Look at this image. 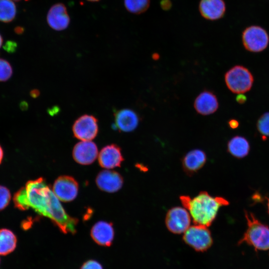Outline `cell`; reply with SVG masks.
<instances>
[{"label":"cell","mask_w":269,"mask_h":269,"mask_svg":"<svg viewBox=\"0 0 269 269\" xmlns=\"http://www.w3.org/2000/svg\"><path fill=\"white\" fill-rule=\"evenodd\" d=\"M13 202L15 207L19 210L31 208L39 215L49 218L65 234L76 233L78 219L66 213L52 189L42 177L27 182L15 193Z\"/></svg>","instance_id":"cell-1"},{"label":"cell","mask_w":269,"mask_h":269,"mask_svg":"<svg viewBox=\"0 0 269 269\" xmlns=\"http://www.w3.org/2000/svg\"><path fill=\"white\" fill-rule=\"evenodd\" d=\"M181 202L188 211L194 224L208 227L216 218L220 208L228 205L226 199L220 197H212L206 191L200 192L191 198L181 196Z\"/></svg>","instance_id":"cell-2"},{"label":"cell","mask_w":269,"mask_h":269,"mask_svg":"<svg viewBox=\"0 0 269 269\" xmlns=\"http://www.w3.org/2000/svg\"><path fill=\"white\" fill-rule=\"evenodd\" d=\"M247 228L239 244L246 243L259 250L269 249V227L253 214L245 212Z\"/></svg>","instance_id":"cell-3"},{"label":"cell","mask_w":269,"mask_h":269,"mask_svg":"<svg viewBox=\"0 0 269 269\" xmlns=\"http://www.w3.org/2000/svg\"><path fill=\"white\" fill-rule=\"evenodd\" d=\"M225 81L227 87L232 92L241 94L251 90L254 83V77L247 68L236 65L226 73Z\"/></svg>","instance_id":"cell-4"},{"label":"cell","mask_w":269,"mask_h":269,"mask_svg":"<svg viewBox=\"0 0 269 269\" xmlns=\"http://www.w3.org/2000/svg\"><path fill=\"white\" fill-rule=\"evenodd\" d=\"M183 240L190 247L198 252L207 250L213 244L211 234L207 227L195 224L184 233Z\"/></svg>","instance_id":"cell-5"},{"label":"cell","mask_w":269,"mask_h":269,"mask_svg":"<svg viewBox=\"0 0 269 269\" xmlns=\"http://www.w3.org/2000/svg\"><path fill=\"white\" fill-rule=\"evenodd\" d=\"M242 39L245 48L252 52L264 50L269 43V35L267 31L258 25L247 27L243 32Z\"/></svg>","instance_id":"cell-6"},{"label":"cell","mask_w":269,"mask_h":269,"mask_svg":"<svg viewBox=\"0 0 269 269\" xmlns=\"http://www.w3.org/2000/svg\"><path fill=\"white\" fill-rule=\"evenodd\" d=\"M191 218L185 208L173 207L166 213L165 225L168 230L174 234L184 233L190 227Z\"/></svg>","instance_id":"cell-7"},{"label":"cell","mask_w":269,"mask_h":269,"mask_svg":"<svg viewBox=\"0 0 269 269\" xmlns=\"http://www.w3.org/2000/svg\"><path fill=\"white\" fill-rule=\"evenodd\" d=\"M97 119L93 116L84 115L78 118L72 127L74 136L81 140H91L98 133Z\"/></svg>","instance_id":"cell-8"},{"label":"cell","mask_w":269,"mask_h":269,"mask_svg":"<svg viewBox=\"0 0 269 269\" xmlns=\"http://www.w3.org/2000/svg\"><path fill=\"white\" fill-rule=\"evenodd\" d=\"M79 186L77 181L72 176L62 175L54 181L52 190L59 200L70 202L77 197Z\"/></svg>","instance_id":"cell-9"},{"label":"cell","mask_w":269,"mask_h":269,"mask_svg":"<svg viewBox=\"0 0 269 269\" xmlns=\"http://www.w3.org/2000/svg\"><path fill=\"white\" fill-rule=\"evenodd\" d=\"M72 155L75 161L82 165L92 163L98 155L96 144L91 140H82L76 144Z\"/></svg>","instance_id":"cell-10"},{"label":"cell","mask_w":269,"mask_h":269,"mask_svg":"<svg viewBox=\"0 0 269 269\" xmlns=\"http://www.w3.org/2000/svg\"><path fill=\"white\" fill-rule=\"evenodd\" d=\"M96 183L100 190L113 193L122 188L124 180L119 173L107 169L103 170L98 173L96 178Z\"/></svg>","instance_id":"cell-11"},{"label":"cell","mask_w":269,"mask_h":269,"mask_svg":"<svg viewBox=\"0 0 269 269\" xmlns=\"http://www.w3.org/2000/svg\"><path fill=\"white\" fill-rule=\"evenodd\" d=\"M46 19L49 26L56 31L66 29L70 21L66 7L62 3L55 4L50 7Z\"/></svg>","instance_id":"cell-12"},{"label":"cell","mask_w":269,"mask_h":269,"mask_svg":"<svg viewBox=\"0 0 269 269\" xmlns=\"http://www.w3.org/2000/svg\"><path fill=\"white\" fill-rule=\"evenodd\" d=\"M90 235L93 240L98 245L110 247L115 236L113 224L106 221H99L91 228Z\"/></svg>","instance_id":"cell-13"},{"label":"cell","mask_w":269,"mask_h":269,"mask_svg":"<svg viewBox=\"0 0 269 269\" xmlns=\"http://www.w3.org/2000/svg\"><path fill=\"white\" fill-rule=\"evenodd\" d=\"M123 160L121 149L115 144L104 147L98 154L100 165L108 169L120 167Z\"/></svg>","instance_id":"cell-14"},{"label":"cell","mask_w":269,"mask_h":269,"mask_svg":"<svg viewBox=\"0 0 269 269\" xmlns=\"http://www.w3.org/2000/svg\"><path fill=\"white\" fill-rule=\"evenodd\" d=\"M198 8L201 16L209 20L221 18L226 9L224 0H200Z\"/></svg>","instance_id":"cell-15"},{"label":"cell","mask_w":269,"mask_h":269,"mask_svg":"<svg viewBox=\"0 0 269 269\" xmlns=\"http://www.w3.org/2000/svg\"><path fill=\"white\" fill-rule=\"evenodd\" d=\"M138 123V116L131 109H123L115 113L114 127L120 131H133L137 127Z\"/></svg>","instance_id":"cell-16"},{"label":"cell","mask_w":269,"mask_h":269,"mask_svg":"<svg viewBox=\"0 0 269 269\" xmlns=\"http://www.w3.org/2000/svg\"><path fill=\"white\" fill-rule=\"evenodd\" d=\"M194 107L202 115H209L215 113L219 107L216 95L211 91H204L195 99Z\"/></svg>","instance_id":"cell-17"},{"label":"cell","mask_w":269,"mask_h":269,"mask_svg":"<svg viewBox=\"0 0 269 269\" xmlns=\"http://www.w3.org/2000/svg\"><path fill=\"white\" fill-rule=\"evenodd\" d=\"M206 159V155L203 150L199 149L192 150L182 158L183 168L187 174L192 175L204 165Z\"/></svg>","instance_id":"cell-18"},{"label":"cell","mask_w":269,"mask_h":269,"mask_svg":"<svg viewBox=\"0 0 269 269\" xmlns=\"http://www.w3.org/2000/svg\"><path fill=\"white\" fill-rule=\"evenodd\" d=\"M228 150L234 156L243 158L249 153L250 144L245 137L241 136H235L232 138L228 143Z\"/></svg>","instance_id":"cell-19"},{"label":"cell","mask_w":269,"mask_h":269,"mask_svg":"<svg viewBox=\"0 0 269 269\" xmlns=\"http://www.w3.org/2000/svg\"><path fill=\"white\" fill-rule=\"evenodd\" d=\"M17 238L14 234L7 229H0V255L5 256L12 252L16 247Z\"/></svg>","instance_id":"cell-20"},{"label":"cell","mask_w":269,"mask_h":269,"mask_svg":"<svg viewBox=\"0 0 269 269\" xmlns=\"http://www.w3.org/2000/svg\"><path fill=\"white\" fill-rule=\"evenodd\" d=\"M16 12V6L11 0H0V21H11Z\"/></svg>","instance_id":"cell-21"},{"label":"cell","mask_w":269,"mask_h":269,"mask_svg":"<svg viewBox=\"0 0 269 269\" xmlns=\"http://www.w3.org/2000/svg\"><path fill=\"white\" fill-rule=\"evenodd\" d=\"M124 5L130 12L139 14L148 9L150 5V0H124Z\"/></svg>","instance_id":"cell-22"},{"label":"cell","mask_w":269,"mask_h":269,"mask_svg":"<svg viewBox=\"0 0 269 269\" xmlns=\"http://www.w3.org/2000/svg\"><path fill=\"white\" fill-rule=\"evenodd\" d=\"M258 131L264 136H269V112L263 114L257 122Z\"/></svg>","instance_id":"cell-23"},{"label":"cell","mask_w":269,"mask_h":269,"mask_svg":"<svg viewBox=\"0 0 269 269\" xmlns=\"http://www.w3.org/2000/svg\"><path fill=\"white\" fill-rule=\"evenodd\" d=\"M12 69L10 63L6 60L0 59V82H4L11 77Z\"/></svg>","instance_id":"cell-24"},{"label":"cell","mask_w":269,"mask_h":269,"mask_svg":"<svg viewBox=\"0 0 269 269\" xmlns=\"http://www.w3.org/2000/svg\"><path fill=\"white\" fill-rule=\"evenodd\" d=\"M10 199L11 194L9 189L5 186L0 185V211L7 207Z\"/></svg>","instance_id":"cell-25"},{"label":"cell","mask_w":269,"mask_h":269,"mask_svg":"<svg viewBox=\"0 0 269 269\" xmlns=\"http://www.w3.org/2000/svg\"><path fill=\"white\" fill-rule=\"evenodd\" d=\"M80 269H103V268L98 261L88 260L82 264Z\"/></svg>","instance_id":"cell-26"},{"label":"cell","mask_w":269,"mask_h":269,"mask_svg":"<svg viewBox=\"0 0 269 269\" xmlns=\"http://www.w3.org/2000/svg\"><path fill=\"white\" fill-rule=\"evenodd\" d=\"M6 44V43H5ZM16 47V44L14 42L8 41L5 45L4 48L5 50L8 52L13 51Z\"/></svg>","instance_id":"cell-27"},{"label":"cell","mask_w":269,"mask_h":269,"mask_svg":"<svg viewBox=\"0 0 269 269\" xmlns=\"http://www.w3.org/2000/svg\"><path fill=\"white\" fill-rule=\"evenodd\" d=\"M229 126L232 129H236L238 127L239 123L238 121L235 119H232L228 122Z\"/></svg>","instance_id":"cell-28"},{"label":"cell","mask_w":269,"mask_h":269,"mask_svg":"<svg viewBox=\"0 0 269 269\" xmlns=\"http://www.w3.org/2000/svg\"><path fill=\"white\" fill-rule=\"evenodd\" d=\"M236 100L238 103L240 104H243L246 101L247 98L245 96L242 95V94H241L237 96Z\"/></svg>","instance_id":"cell-29"},{"label":"cell","mask_w":269,"mask_h":269,"mask_svg":"<svg viewBox=\"0 0 269 269\" xmlns=\"http://www.w3.org/2000/svg\"><path fill=\"white\" fill-rule=\"evenodd\" d=\"M39 91L38 90L34 89L30 92V95L33 98H36L39 95Z\"/></svg>","instance_id":"cell-30"},{"label":"cell","mask_w":269,"mask_h":269,"mask_svg":"<svg viewBox=\"0 0 269 269\" xmlns=\"http://www.w3.org/2000/svg\"><path fill=\"white\" fill-rule=\"evenodd\" d=\"M14 31L17 34H21L23 32V28L21 27H16L14 29Z\"/></svg>","instance_id":"cell-31"},{"label":"cell","mask_w":269,"mask_h":269,"mask_svg":"<svg viewBox=\"0 0 269 269\" xmlns=\"http://www.w3.org/2000/svg\"><path fill=\"white\" fill-rule=\"evenodd\" d=\"M3 156V150L1 146L0 145V164L1 163V161L2 160Z\"/></svg>","instance_id":"cell-32"},{"label":"cell","mask_w":269,"mask_h":269,"mask_svg":"<svg viewBox=\"0 0 269 269\" xmlns=\"http://www.w3.org/2000/svg\"><path fill=\"white\" fill-rule=\"evenodd\" d=\"M2 38L1 35L0 34V48L1 47L2 45Z\"/></svg>","instance_id":"cell-33"},{"label":"cell","mask_w":269,"mask_h":269,"mask_svg":"<svg viewBox=\"0 0 269 269\" xmlns=\"http://www.w3.org/2000/svg\"><path fill=\"white\" fill-rule=\"evenodd\" d=\"M268 212H269V199H268Z\"/></svg>","instance_id":"cell-34"},{"label":"cell","mask_w":269,"mask_h":269,"mask_svg":"<svg viewBox=\"0 0 269 269\" xmlns=\"http://www.w3.org/2000/svg\"><path fill=\"white\" fill-rule=\"evenodd\" d=\"M87 0L90 1L95 2V1H99L100 0Z\"/></svg>","instance_id":"cell-35"},{"label":"cell","mask_w":269,"mask_h":269,"mask_svg":"<svg viewBox=\"0 0 269 269\" xmlns=\"http://www.w3.org/2000/svg\"><path fill=\"white\" fill-rule=\"evenodd\" d=\"M12 0L16 1H19V0Z\"/></svg>","instance_id":"cell-36"}]
</instances>
